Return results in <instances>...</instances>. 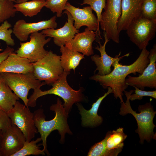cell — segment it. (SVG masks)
I'll return each instance as SVG.
<instances>
[{
  "mask_svg": "<svg viewBox=\"0 0 156 156\" xmlns=\"http://www.w3.org/2000/svg\"><path fill=\"white\" fill-rule=\"evenodd\" d=\"M56 16L55 15L49 20L29 23L23 19H20L14 24L12 33L20 41H25L27 40L32 33L47 29L56 28Z\"/></svg>",
  "mask_w": 156,
  "mask_h": 156,
  "instance_id": "cell-14",
  "label": "cell"
},
{
  "mask_svg": "<svg viewBox=\"0 0 156 156\" xmlns=\"http://www.w3.org/2000/svg\"><path fill=\"white\" fill-rule=\"evenodd\" d=\"M70 71H64L58 79L52 84V88L49 90L42 91L40 88L34 90V92L28 99V107H35L37 99L42 96L49 94H53L59 96L63 100V104L66 113L68 114L73 105L83 100V89L81 88L77 90L73 89L68 85L67 80V75Z\"/></svg>",
  "mask_w": 156,
  "mask_h": 156,
  "instance_id": "cell-4",
  "label": "cell"
},
{
  "mask_svg": "<svg viewBox=\"0 0 156 156\" xmlns=\"http://www.w3.org/2000/svg\"><path fill=\"white\" fill-rule=\"evenodd\" d=\"M87 4L90 5L92 10L94 11L97 15L98 25L99 26L102 12L106 4V0H83L81 5Z\"/></svg>",
  "mask_w": 156,
  "mask_h": 156,
  "instance_id": "cell-30",
  "label": "cell"
},
{
  "mask_svg": "<svg viewBox=\"0 0 156 156\" xmlns=\"http://www.w3.org/2000/svg\"><path fill=\"white\" fill-rule=\"evenodd\" d=\"M60 50L62 53L61 65L64 71H70L72 69L75 71L81 61L84 58L83 54L72 51L64 45L60 47Z\"/></svg>",
  "mask_w": 156,
  "mask_h": 156,
  "instance_id": "cell-22",
  "label": "cell"
},
{
  "mask_svg": "<svg viewBox=\"0 0 156 156\" xmlns=\"http://www.w3.org/2000/svg\"><path fill=\"white\" fill-rule=\"evenodd\" d=\"M10 0V1H11L14 2H15L16 3V1L15 0Z\"/></svg>",
  "mask_w": 156,
  "mask_h": 156,
  "instance_id": "cell-38",
  "label": "cell"
},
{
  "mask_svg": "<svg viewBox=\"0 0 156 156\" xmlns=\"http://www.w3.org/2000/svg\"><path fill=\"white\" fill-rule=\"evenodd\" d=\"M34 75L37 79L44 81L46 84L52 85L63 72L60 56L50 50L43 58L32 63Z\"/></svg>",
  "mask_w": 156,
  "mask_h": 156,
  "instance_id": "cell-6",
  "label": "cell"
},
{
  "mask_svg": "<svg viewBox=\"0 0 156 156\" xmlns=\"http://www.w3.org/2000/svg\"><path fill=\"white\" fill-rule=\"evenodd\" d=\"M33 71L32 63L13 52L0 64V73H33Z\"/></svg>",
  "mask_w": 156,
  "mask_h": 156,
  "instance_id": "cell-19",
  "label": "cell"
},
{
  "mask_svg": "<svg viewBox=\"0 0 156 156\" xmlns=\"http://www.w3.org/2000/svg\"><path fill=\"white\" fill-rule=\"evenodd\" d=\"M2 133V131L1 129H0V156H1V153H0L1 143V138Z\"/></svg>",
  "mask_w": 156,
  "mask_h": 156,
  "instance_id": "cell-36",
  "label": "cell"
},
{
  "mask_svg": "<svg viewBox=\"0 0 156 156\" xmlns=\"http://www.w3.org/2000/svg\"><path fill=\"white\" fill-rule=\"evenodd\" d=\"M139 1H140V0H139Z\"/></svg>",
  "mask_w": 156,
  "mask_h": 156,
  "instance_id": "cell-39",
  "label": "cell"
},
{
  "mask_svg": "<svg viewBox=\"0 0 156 156\" xmlns=\"http://www.w3.org/2000/svg\"><path fill=\"white\" fill-rule=\"evenodd\" d=\"M14 51V49L13 48L8 47L3 52L0 53V64Z\"/></svg>",
  "mask_w": 156,
  "mask_h": 156,
  "instance_id": "cell-34",
  "label": "cell"
},
{
  "mask_svg": "<svg viewBox=\"0 0 156 156\" xmlns=\"http://www.w3.org/2000/svg\"><path fill=\"white\" fill-rule=\"evenodd\" d=\"M64 13L67 15L68 21L62 27L57 29H47L41 32L46 37L53 38L54 44L60 47L65 45L67 42L73 39L75 35L79 32L74 27V20L70 12L65 10L62 14Z\"/></svg>",
  "mask_w": 156,
  "mask_h": 156,
  "instance_id": "cell-15",
  "label": "cell"
},
{
  "mask_svg": "<svg viewBox=\"0 0 156 156\" xmlns=\"http://www.w3.org/2000/svg\"><path fill=\"white\" fill-rule=\"evenodd\" d=\"M46 37L41 32L31 34L30 41L20 42V47L16 51V53L19 56L27 58L32 63L39 60L48 52L45 49L44 46L50 41L51 38L46 39Z\"/></svg>",
  "mask_w": 156,
  "mask_h": 156,
  "instance_id": "cell-10",
  "label": "cell"
},
{
  "mask_svg": "<svg viewBox=\"0 0 156 156\" xmlns=\"http://www.w3.org/2000/svg\"><path fill=\"white\" fill-rule=\"evenodd\" d=\"M126 31L130 41L141 50L146 48L149 41L155 37L156 21L140 16L131 23Z\"/></svg>",
  "mask_w": 156,
  "mask_h": 156,
  "instance_id": "cell-7",
  "label": "cell"
},
{
  "mask_svg": "<svg viewBox=\"0 0 156 156\" xmlns=\"http://www.w3.org/2000/svg\"><path fill=\"white\" fill-rule=\"evenodd\" d=\"M106 137L101 141L96 143L90 148L88 156H107L106 150Z\"/></svg>",
  "mask_w": 156,
  "mask_h": 156,
  "instance_id": "cell-31",
  "label": "cell"
},
{
  "mask_svg": "<svg viewBox=\"0 0 156 156\" xmlns=\"http://www.w3.org/2000/svg\"><path fill=\"white\" fill-rule=\"evenodd\" d=\"M3 81L14 93L23 102L27 107V96L29 90L40 88L46 84L36 78L33 73H16L3 72L0 73Z\"/></svg>",
  "mask_w": 156,
  "mask_h": 156,
  "instance_id": "cell-5",
  "label": "cell"
},
{
  "mask_svg": "<svg viewBox=\"0 0 156 156\" xmlns=\"http://www.w3.org/2000/svg\"><path fill=\"white\" fill-rule=\"evenodd\" d=\"M96 37L95 31L87 27L83 32L76 34L73 39L66 43L65 46L72 51L89 56L94 54L92 44Z\"/></svg>",
  "mask_w": 156,
  "mask_h": 156,
  "instance_id": "cell-16",
  "label": "cell"
},
{
  "mask_svg": "<svg viewBox=\"0 0 156 156\" xmlns=\"http://www.w3.org/2000/svg\"><path fill=\"white\" fill-rule=\"evenodd\" d=\"M140 16L156 21V0H140Z\"/></svg>",
  "mask_w": 156,
  "mask_h": 156,
  "instance_id": "cell-26",
  "label": "cell"
},
{
  "mask_svg": "<svg viewBox=\"0 0 156 156\" xmlns=\"http://www.w3.org/2000/svg\"><path fill=\"white\" fill-rule=\"evenodd\" d=\"M64 10L68 11L72 15L75 22L74 26L77 29L79 30L81 27L86 26L90 30L95 31L96 38L102 39L97 18L90 6L80 8L67 2Z\"/></svg>",
  "mask_w": 156,
  "mask_h": 156,
  "instance_id": "cell-12",
  "label": "cell"
},
{
  "mask_svg": "<svg viewBox=\"0 0 156 156\" xmlns=\"http://www.w3.org/2000/svg\"><path fill=\"white\" fill-rule=\"evenodd\" d=\"M41 140V137L37 138L35 140H31L30 141L26 140L22 148L12 156L44 155L45 153L44 150H40L37 144Z\"/></svg>",
  "mask_w": 156,
  "mask_h": 156,
  "instance_id": "cell-25",
  "label": "cell"
},
{
  "mask_svg": "<svg viewBox=\"0 0 156 156\" xmlns=\"http://www.w3.org/2000/svg\"><path fill=\"white\" fill-rule=\"evenodd\" d=\"M3 81V78L0 74V85L1 83Z\"/></svg>",
  "mask_w": 156,
  "mask_h": 156,
  "instance_id": "cell-37",
  "label": "cell"
},
{
  "mask_svg": "<svg viewBox=\"0 0 156 156\" xmlns=\"http://www.w3.org/2000/svg\"><path fill=\"white\" fill-rule=\"evenodd\" d=\"M104 36L105 39V42L103 45H102L100 42V40H98L97 42L99 44V46H97L94 48L98 50L101 54V56L95 54L92 55L91 57V60L94 62L96 66V69L94 71L95 72L98 71L97 75H104L109 74L111 72V66L113 63L116 60L122 59L125 57H128L130 53H128L124 55L119 57L121 52L116 55L114 57L109 56L105 51L106 45L109 40L106 35L104 34Z\"/></svg>",
  "mask_w": 156,
  "mask_h": 156,
  "instance_id": "cell-17",
  "label": "cell"
},
{
  "mask_svg": "<svg viewBox=\"0 0 156 156\" xmlns=\"http://www.w3.org/2000/svg\"><path fill=\"white\" fill-rule=\"evenodd\" d=\"M11 25L7 20L0 25V40L4 41L8 46L15 45L14 40L12 37V29Z\"/></svg>",
  "mask_w": 156,
  "mask_h": 156,
  "instance_id": "cell-28",
  "label": "cell"
},
{
  "mask_svg": "<svg viewBox=\"0 0 156 156\" xmlns=\"http://www.w3.org/2000/svg\"><path fill=\"white\" fill-rule=\"evenodd\" d=\"M133 91H124L127 98L125 102L121 103L119 114L124 116L128 114H132L135 119L138 128L135 130L140 139L141 144L145 140L149 142L154 137L153 129L156 126L153 123V119L156 113L153 109L151 102L140 105L138 107L140 113L133 110L130 105V96Z\"/></svg>",
  "mask_w": 156,
  "mask_h": 156,
  "instance_id": "cell-3",
  "label": "cell"
},
{
  "mask_svg": "<svg viewBox=\"0 0 156 156\" xmlns=\"http://www.w3.org/2000/svg\"><path fill=\"white\" fill-rule=\"evenodd\" d=\"M8 113L12 124L16 125L23 132L26 140L31 141L38 132L33 113L28 107L17 101L13 109Z\"/></svg>",
  "mask_w": 156,
  "mask_h": 156,
  "instance_id": "cell-9",
  "label": "cell"
},
{
  "mask_svg": "<svg viewBox=\"0 0 156 156\" xmlns=\"http://www.w3.org/2000/svg\"><path fill=\"white\" fill-rule=\"evenodd\" d=\"M46 4L45 0H32L21 3H16L14 7L17 11L25 16L32 17L37 15Z\"/></svg>",
  "mask_w": 156,
  "mask_h": 156,
  "instance_id": "cell-24",
  "label": "cell"
},
{
  "mask_svg": "<svg viewBox=\"0 0 156 156\" xmlns=\"http://www.w3.org/2000/svg\"><path fill=\"white\" fill-rule=\"evenodd\" d=\"M121 14L117 27L119 32L126 30L131 23L140 16L139 0H122Z\"/></svg>",
  "mask_w": 156,
  "mask_h": 156,
  "instance_id": "cell-18",
  "label": "cell"
},
{
  "mask_svg": "<svg viewBox=\"0 0 156 156\" xmlns=\"http://www.w3.org/2000/svg\"><path fill=\"white\" fill-rule=\"evenodd\" d=\"M50 109L54 111L55 115L53 119L49 120H45L42 109H38L33 113L35 126L41 135L43 150L48 155L49 154L47 149V139L51 132L55 130L58 131L61 135L60 141L62 142L64 141L66 133L72 134L67 123L68 114L59 98L57 99L56 103L52 105Z\"/></svg>",
  "mask_w": 156,
  "mask_h": 156,
  "instance_id": "cell-2",
  "label": "cell"
},
{
  "mask_svg": "<svg viewBox=\"0 0 156 156\" xmlns=\"http://www.w3.org/2000/svg\"><path fill=\"white\" fill-rule=\"evenodd\" d=\"M149 63L144 69L142 73L138 77L128 75L125 79L128 86H135L141 90L145 87L156 88V45L155 44L151 49L148 56Z\"/></svg>",
  "mask_w": 156,
  "mask_h": 156,
  "instance_id": "cell-11",
  "label": "cell"
},
{
  "mask_svg": "<svg viewBox=\"0 0 156 156\" xmlns=\"http://www.w3.org/2000/svg\"><path fill=\"white\" fill-rule=\"evenodd\" d=\"M12 125L8 113L0 109V129L2 132L6 130Z\"/></svg>",
  "mask_w": 156,
  "mask_h": 156,
  "instance_id": "cell-33",
  "label": "cell"
},
{
  "mask_svg": "<svg viewBox=\"0 0 156 156\" xmlns=\"http://www.w3.org/2000/svg\"><path fill=\"white\" fill-rule=\"evenodd\" d=\"M26 141L21 131L12 124L2 132L0 147L1 156H12L23 146Z\"/></svg>",
  "mask_w": 156,
  "mask_h": 156,
  "instance_id": "cell-13",
  "label": "cell"
},
{
  "mask_svg": "<svg viewBox=\"0 0 156 156\" xmlns=\"http://www.w3.org/2000/svg\"><path fill=\"white\" fill-rule=\"evenodd\" d=\"M108 91L104 95L99 97L94 103L91 108L86 110L81 104L77 103V105L81 116L82 125L85 126L95 127L101 124L103 121L101 116L98 114V111L100 105L103 100L107 95L112 93V90L110 87H108Z\"/></svg>",
  "mask_w": 156,
  "mask_h": 156,
  "instance_id": "cell-20",
  "label": "cell"
},
{
  "mask_svg": "<svg viewBox=\"0 0 156 156\" xmlns=\"http://www.w3.org/2000/svg\"><path fill=\"white\" fill-rule=\"evenodd\" d=\"M68 0H47L45 7L53 13H56L57 17H60L62 15V11L64 10L65 6Z\"/></svg>",
  "mask_w": 156,
  "mask_h": 156,
  "instance_id": "cell-29",
  "label": "cell"
},
{
  "mask_svg": "<svg viewBox=\"0 0 156 156\" xmlns=\"http://www.w3.org/2000/svg\"><path fill=\"white\" fill-rule=\"evenodd\" d=\"M141 50L138 58L131 64L122 65L119 63L121 59H118L112 64L114 69L110 73L102 76L95 74L90 79L99 82L104 88H111L114 97L119 98L121 103L124 102L123 92L128 87L125 82L126 77L131 73L135 75L137 73L142 74L149 63V51L146 48Z\"/></svg>",
  "mask_w": 156,
  "mask_h": 156,
  "instance_id": "cell-1",
  "label": "cell"
},
{
  "mask_svg": "<svg viewBox=\"0 0 156 156\" xmlns=\"http://www.w3.org/2000/svg\"><path fill=\"white\" fill-rule=\"evenodd\" d=\"M133 87L135 88V93L132 94L130 96V100L133 101L135 100H141L144 96H148L156 99V90L153 91H146L140 90L135 86Z\"/></svg>",
  "mask_w": 156,
  "mask_h": 156,
  "instance_id": "cell-32",
  "label": "cell"
},
{
  "mask_svg": "<svg viewBox=\"0 0 156 156\" xmlns=\"http://www.w3.org/2000/svg\"><path fill=\"white\" fill-rule=\"evenodd\" d=\"M14 5L10 0H0V24L15 16L17 11Z\"/></svg>",
  "mask_w": 156,
  "mask_h": 156,
  "instance_id": "cell-27",
  "label": "cell"
},
{
  "mask_svg": "<svg viewBox=\"0 0 156 156\" xmlns=\"http://www.w3.org/2000/svg\"><path fill=\"white\" fill-rule=\"evenodd\" d=\"M28 0H15L16 3H21L28 1ZM47 1V0H45Z\"/></svg>",
  "mask_w": 156,
  "mask_h": 156,
  "instance_id": "cell-35",
  "label": "cell"
},
{
  "mask_svg": "<svg viewBox=\"0 0 156 156\" xmlns=\"http://www.w3.org/2000/svg\"><path fill=\"white\" fill-rule=\"evenodd\" d=\"M105 136L107 156H117L121 152L124 141L127 137L124 132L123 128L119 127L116 130L108 131Z\"/></svg>",
  "mask_w": 156,
  "mask_h": 156,
  "instance_id": "cell-21",
  "label": "cell"
},
{
  "mask_svg": "<svg viewBox=\"0 0 156 156\" xmlns=\"http://www.w3.org/2000/svg\"><path fill=\"white\" fill-rule=\"evenodd\" d=\"M19 100V98L3 81L0 85V109L8 113Z\"/></svg>",
  "mask_w": 156,
  "mask_h": 156,
  "instance_id": "cell-23",
  "label": "cell"
},
{
  "mask_svg": "<svg viewBox=\"0 0 156 156\" xmlns=\"http://www.w3.org/2000/svg\"><path fill=\"white\" fill-rule=\"evenodd\" d=\"M122 0H106L99 25L107 38L116 43L119 42L120 33L117 27L121 14Z\"/></svg>",
  "mask_w": 156,
  "mask_h": 156,
  "instance_id": "cell-8",
  "label": "cell"
}]
</instances>
